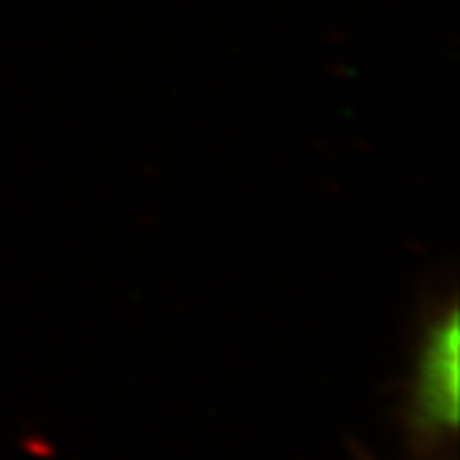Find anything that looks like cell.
I'll list each match as a JSON object with an SVG mask.
<instances>
[{
  "mask_svg": "<svg viewBox=\"0 0 460 460\" xmlns=\"http://www.w3.org/2000/svg\"><path fill=\"white\" fill-rule=\"evenodd\" d=\"M414 422L422 435L453 432L458 425V317L435 320L425 335L414 386Z\"/></svg>",
  "mask_w": 460,
  "mask_h": 460,
  "instance_id": "1",
  "label": "cell"
}]
</instances>
